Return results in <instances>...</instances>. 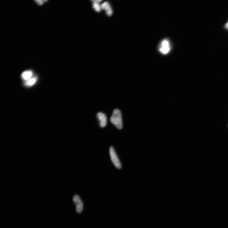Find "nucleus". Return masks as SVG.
<instances>
[{"label":"nucleus","instance_id":"0eeeda50","mask_svg":"<svg viewBox=\"0 0 228 228\" xmlns=\"http://www.w3.org/2000/svg\"><path fill=\"white\" fill-rule=\"evenodd\" d=\"M33 75V72L31 70H27L22 73L21 77L22 78L26 81L32 78Z\"/></svg>","mask_w":228,"mask_h":228},{"label":"nucleus","instance_id":"7ed1b4c3","mask_svg":"<svg viewBox=\"0 0 228 228\" xmlns=\"http://www.w3.org/2000/svg\"><path fill=\"white\" fill-rule=\"evenodd\" d=\"M73 200L76 205V211L77 213H81L83 210V204L80 197L78 195L76 194L73 196Z\"/></svg>","mask_w":228,"mask_h":228},{"label":"nucleus","instance_id":"f03ea898","mask_svg":"<svg viewBox=\"0 0 228 228\" xmlns=\"http://www.w3.org/2000/svg\"><path fill=\"white\" fill-rule=\"evenodd\" d=\"M109 153L113 165L118 169L121 168V163L113 147H110Z\"/></svg>","mask_w":228,"mask_h":228},{"label":"nucleus","instance_id":"6e6552de","mask_svg":"<svg viewBox=\"0 0 228 228\" xmlns=\"http://www.w3.org/2000/svg\"><path fill=\"white\" fill-rule=\"evenodd\" d=\"M37 80V78L36 77H32V78L26 81L24 85L27 87H31L34 85Z\"/></svg>","mask_w":228,"mask_h":228},{"label":"nucleus","instance_id":"423d86ee","mask_svg":"<svg viewBox=\"0 0 228 228\" xmlns=\"http://www.w3.org/2000/svg\"><path fill=\"white\" fill-rule=\"evenodd\" d=\"M102 9L105 10L106 14L109 16H111L113 14V11L109 3L105 2L101 5Z\"/></svg>","mask_w":228,"mask_h":228},{"label":"nucleus","instance_id":"1a4fd4ad","mask_svg":"<svg viewBox=\"0 0 228 228\" xmlns=\"http://www.w3.org/2000/svg\"><path fill=\"white\" fill-rule=\"evenodd\" d=\"M93 6L94 9L97 12H100L102 10L101 5H100L99 3L101 1H93Z\"/></svg>","mask_w":228,"mask_h":228},{"label":"nucleus","instance_id":"20e7f679","mask_svg":"<svg viewBox=\"0 0 228 228\" xmlns=\"http://www.w3.org/2000/svg\"><path fill=\"white\" fill-rule=\"evenodd\" d=\"M170 44L168 40L166 39L163 40L160 47V52L163 54H166L170 52Z\"/></svg>","mask_w":228,"mask_h":228},{"label":"nucleus","instance_id":"f257e3e1","mask_svg":"<svg viewBox=\"0 0 228 228\" xmlns=\"http://www.w3.org/2000/svg\"><path fill=\"white\" fill-rule=\"evenodd\" d=\"M110 121L113 124L119 129H121L123 127L122 113L118 109L113 110L112 115L110 118Z\"/></svg>","mask_w":228,"mask_h":228},{"label":"nucleus","instance_id":"9d476101","mask_svg":"<svg viewBox=\"0 0 228 228\" xmlns=\"http://www.w3.org/2000/svg\"><path fill=\"white\" fill-rule=\"evenodd\" d=\"M45 1H36V2L38 5H41L43 4V3H44Z\"/></svg>","mask_w":228,"mask_h":228},{"label":"nucleus","instance_id":"9b49d317","mask_svg":"<svg viewBox=\"0 0 228 228\" xmlns=\"http://www.w3.org/2000/svg\"><path fill=\"white\" fill-rule=\"evenodd\" d=\"M226 27L228 29V22L227 23L226 25Z\"/></svg>","mask_w":228,"mask_h":228},{"label":"nucleus","instance_id":"39448f33","mask_svg":"<svg viewBox=\"0 0 228 228\" xmlns=\"http://www.w3.org/2000/svg\"><path fill=\"white\" fill-rule=\"evenodd\" d=\"M97 117L100 122V125L102 127H105L107 124L106 117L104 114L99 112L97 114Z\"/></svg>","mask_w":228,"mask_h":228}]
</instances>
